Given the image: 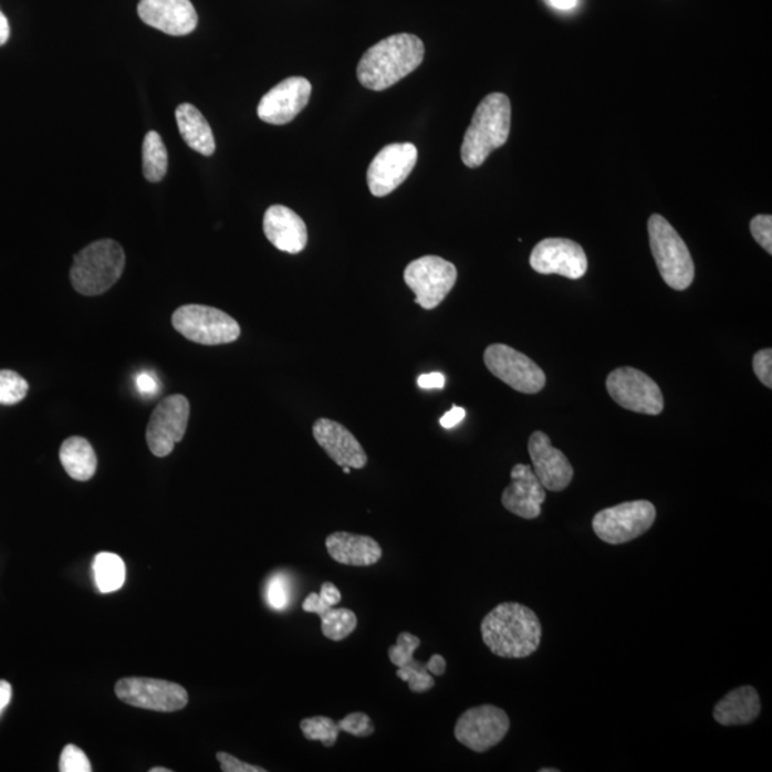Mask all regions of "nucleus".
<instances>
[{
    "label": "nucleus",
    "mask_w": 772,
    "mask_h": 772,
    "mask_svg": "<svg viewBox=\"0 0 772 772\" xmlns=\"http://www.w3.org/2000/svg\"><path fill=\"white\" fill-rule=\"evenodd\" d=\"M481 634L493 656L518 659L530 657L540 648L542 627L531 608L503 603L482 619Z\"/></svg>",
    "instance_id": "obj_1"
},
{
    "label": "nucleus",
    "mask_w": 772,
    "mask_h": 772,
    "mask_svg": "<svg viewBox=\"0 0 772 772\" xmlns=\"http://www.w3.org/2000/svg\"><path fill=\"white\" fill-rule=\"evenodd\" d=\"M425 46L418 36L399 33L383 39L364 53L358 65L361 85L385 91L421 66Z\"/></svg>",
    "instance_id": "obj_2"
},
{
    "label": "nucleus",
    "mask_w": 772,
    "mask_h": 772,
    "mask_svg": "<svg viewBox=\"0 0 772 772\" xmlns=\"http://www.w3.org/2000/svg\"><path fill=\"white\" fill-rule=\"evenodd\" d=\"M511 131V102L507 95L483 97L463 136L461 158L468 168H478L493 150L507 144Z\"/></svg>",
    "instance_id": "obj_3"
},
{
    "label": "nucleus",
    "mask_w": 772,
    "mask_h": 772,
    "mask_svg": "<svg viewBox=\"0 0 772 772\" xmlns=\"http://www.w3.org/2000/svg\"><path fill=\"white\" fill-rule=\"evenodd\" d=\"M124 270V249L112 239H102L83 248L73 259L72 286L82 295H102L119 281Z\"/></svg>",
    "instance_id": "obj_4"
},
{
    "label": "nucleus",
    "mask_w": 772,
    "mask_h": 772,
    "mask_svg": "<svg viewBox=\"0 0 772 772\" xmlns=\"http://www.w3.org/2000/svg\"><path fill=\"white\" fill-rule=\"evenodd\" d=\"M649 246L664 282L676 291H686L696 277L690 251L676 229L661 215L648 221Z\"/></svg>",
    "instance_id": "obj_5"
},
{
    "label": "nucleus",
    "mask_w": 772,
    "mask_h": 772,
    "mask_svg": "<svg viewBox=\"0 0 772 772\" xmlns=\"http://www.w3.org/2000/svg\"><path fill=\"white\" fill-rule=\"evenodd\" d=\"M173 325L185 338L200 345L231 344L241 336V326L227 312L207 305H184L173 315Z\"/></svg>",
    "instance_id": "obj_6"
},
{
    "label": "nucleus",
    "mask_w": 772,
    "mask_h": 772,
    "mask_svg": "<svg viewBox=\"0 0 772 772\" xmlns=\"http://www.w3.org/2000/svg\"><path fill=\"white\" fill-rule=\"evenodd\" d=\"M657 510L649 501H632L599 511L593 520V530L601 541L623 545L639 539L651 530Z\"/></svg>",
    "instance_id": "obj_7"
},
{
    "label": "nucleus",
    "mask_w": 772,
    "mask_h": 772,
    "mask_svg": "<svg viewBox=\"0 0 772 772\" xmlns=\"http://www.w3.org/2000/svg\"><path fill=\"white\" fill-rule=\"evenodd\" d=\"M405 283L415 293V304L435 310L456 286L458 271L444 258L428 255L415 259L404 272Z\"/></svg>",
    "instance_id": "obj_8"
},
{
    "label": "nucleus",
    "mask_w": 772,
    "mask_h": 772,
    "mask_svg": "<svg viewBox=\"0 0 772 772\" xmlns=\"http://www.w3.org/2000/svg\"><path fill=\"white\" fill-rule=\"evenodd\" d=\"M488 371L503 384L522 394H539L546 384V376L539 364L511 346L493 344L483 354Z\"/></svg>",
    "instance_id": "obj_9"
},
{
    "label": "nucleus",
    "mask_w": 772,
    "mask_h": 772,
    "mask_svg": "<svg viewBox=\"0 0 772 772\" xmlns=\"http://www.w3.org/2000/svg\"><path fill=\"white\" fill-rule=\"evenodd\" d=\"M115 692L132 707L158 712H175L187 707L188 692L179 684L163 679L131 677L117 681Z\"/></svg>",
    "instance_id": "obj_10"
},
{
    "label": "nucleus",
    "mask_w": 772,
    "mask_h": 772,
    "mask_svg": "<svg viewBox=\"0 0 772 772\" xmlns=\"http://www.w3.org/2000/svg\"><path fill=\"white\" fill-rule=\"evenodd\" d=\"M607 390L619 407L633 413L659 415L664 410L663 393L656 380L629 366L608 375Z\"/></svg>",
    "instance_id": "obj_11"
},
{
    "label": "nucleus",
    "mask_w": 772,
    "mask_h": 772,
    "mask_svg": "<svg viewBox=\"0 0 772 772\" xmlns=\"http://www.w3.org/2000/svg\"><path fill=\"white\" fill-rule=\"evenodd\" d=\"M510 727V717L501 708L480 706L469 708L458 718L453 734L467 749L487 752L500 744Z\"/></svg>",
    "instance_id": "obj_12"
},
{
    "label": "nucleus",
    "mask_w": 772,
    "mask_h": 772,
    "mask_svg": "<svg viewBox=\"0 0 772 772\" xmlns=\"http://www.w3.org/2000/svg\"><path fill=\"white\" fill-rule=\"evenodd\" d=\"M189 415V400L184 395H170L155 408L146 428V442L155 457H168L175 445L182 441Z\"/></svg>",
    "instance_id": "obj_13"
},
{
    "label": "nucleus",
    "mask_w": 772,
    "mask_h": 772,
    "mask_svg": "<svg viewBox=\"0 0 772 772\" xmlns=\"http://www.w3.org/2000/svg\"><path fill=\"white\" fill-rule=\"evenodd\" d=\"M418 149L413 144H390L385 146L366 174L371 194L376 198L386 197L408 178L417 165Z\"/></svg>",
    "instance_id": "obj_14"
},
{
    "label": "nucleus",
    "mask_w": 772,
    "mask_h": 772,
    "mask_svg": "<svg viewBox=\"0 0 772 772\" xmlns=\"http://www.w3.org/2000/svg\"><path fill=\"white\" fill-rule=\"evenodd\" d=\"M532 270L541 275H561L568 280H581L588 270L583 247L564 238H549L532 249Z\"/></svg>",
    "instance_id": "obj_15"
},
{
    "label": "nucleus",
    "mask_w": 772,
    "mask_h": 772,
    "mask_svg": "<svg viewBox=\"0 0 772 772\" xmlns=\"http://www.w3.org/2000/svg\"><path fill=\"white\" fill-rule=\"evenodd\" d=\"M311 94V82L305 77H288L272 87L259 102V119L271 125L290 124L307 105Z\"/></svg>",
    "instance_id": "obj_16"
},
{
    "label": "nucleus",
    "mask_w": 772,
    "mask_h": 772,
    "mask_svg": "<svg viewBox=\"0 0 772 772\" xmlns=\"http://www.w3.org/2000/svg\"><path fill=\"white\" fill-rule=\"evenodd\" d=\"M528 451L532 459V471L542 487L552 492H561L570 487L574 478V468L565 453L552 447L549 435L536 431L528 441Z\"/></svg>",
    "instance_id": "obj_17"
},
{
    "label": "nucleus",
    "mask_w": 772,
    "mask_h": 772,
    "mask_svg": "<svg viewBox=\"0 0 772 772\" xmlns=\"http://www.w3.org/2000/svg\"><path fill=\"white\" fill-rule=\"evenodd\" d=\"M142 22L170 36H185L198 27V13L190 0H140Z\"/></svg>",
    "instance_id": "obj_18"
},
{
    "label": "nucleus",
    "mask_w": 772,
    "mask_h": 772,
    "mask_svg": "<svg viewBox=\"0 0 772 772\" xmlns=\"http://www.w3.org/2000/svg\"><path fill=\"white\" fill-rule=\"evenodd\" d=\"M545 491L532 467L517 463L511 471V483L502 492V505L511 514L524 520H535L541 515V507L546 498Z\"/></svg>",
    "instance_id": "obj_19"
},
{
    "label": "nucleus",
    "mask_w": 772,
    "mask_h": 772,
    "mask_svg": "<svg viewBox=\"0 0 772 772\" xmlns=\"http://www.w3.org/2000/svg\"><path fill=\"white\" fill-rule=\"evenodd\" d=\"M315 441L336 466L363 469L368 463V457L363 445L340 422L321 418L312 428Z\"/></svg>",
    "instance_id": "obj_20"
},
{
    "label": "nucleus",
    "mask_w": 772,
    "mask_h": 772,
    "mask_svg": "<svg viewBox=\"0 0 772 772\" xmlns=\"http://www.w3.org/2000/svg\"><path fill=\"white\" fill-rule=\"evenodd\" d=\"M263 232L268 241L282 252L296 255L307 243V229L300 215L283 205H273L263 217Z\"/></svg>",
    "instance_id": "obj_21"
},
{
    "label": "nucleus",
    "mask_w": 772,
    "mask_h": 772,
    "mask_svg": "<svg viewBox=\"0 0 772 772\" xmlns=\"http://www.w3.org/2000/svg\"><path fill=\"white\" fill-rule=\"evenodd\" d=\"M421 647V639L408 632L400 633L397 644L388 648L389 661L398 668L397 676L408 684L409 690L424 693L432 690L435 679L428 671L427 663L415 659V653Z\"/></svg>",
    "instance_id": "obj_22"
},
{
    "label": "nucleus",
    "mask_w": 772,
    "mask_h": 772,
    "mask_svg": "<svg viewBox=\"0 0 772 772\" xmlns=\"http://www.w3.org/2000/svg\"><path fill=\"white\" fill-rule=\"evenodd\" d=\"M326 551L332 560L342 565L371 566L383 559V549L371 536L338 531L328 535Z\"/></svg>",
    "instance_id": "obj_23"
},
{
    "label": "nucleus",
    "mask_w": 772,
    "mask_h": 772,
    "mask_svg": "<svg viewBox=\"0 0 772 772\" xmlns=\"http://www.w3.org/2000/svg\"><path fill=\"white\" fill-rule=\"evenodd\" d=\"M760 712L759 692L750 686L728 692L714 707L716 721L724 727L749 726L759 718Z\"/></svg>",
    "instance_id": "obj_24"
},
{
    "label": "nucleus",
    "mask_w": 772,
    "mask_h": 772,
    "mask_svg": "<svg viewBox=\"0 0 772 772\" xmlns=\"http://www.w3.org/2000/svg\"><path fill=\"white\" fill-rule=\"evenodd\" d=\"M302 609L305 613L316 614L321 617V629L325 638L331 641H342L355 632L358 618L354 611L348 608H335L334 605L322 599L320 594L307 595Z\"/></svg>",
    "instance_id": "obj_25"
},
{
    "label": "nucleus",
    "mask_w": 772,
    "mask_h": 772,
    "mask_svg": "<svg viewBox=\"0 0 772 772\" xmlns=\"http://www.w3.org/2000/svg\"><path fill=\"white\" fill-rule=\"evenodd\" d=\"M176 124L190 149L204 156H211L217 149L213 132L199 109L190 104L176 107Z\"/></svg>",
    "instance_id": "obj_26"
},
{
    "label": "nucleus",
    "mask_w": 772,
    "mask_h": 772,
    "mask_svg": "<svg viewBox=\"0 0 772 772\" xmlns=\"http://www.w3.org/2000/svg\"><path fill=\"white\" fill-rule=\"evenodd\" d=\"M59 458L67 476L75 481H90L95 476L97 468L95 449L85 438H67L62 444Z\"/></svg>",
    "instance_id": "obj_27"
},
{
    "label": "nucleus",
    "mask_w": 772,
    "mask_h": 772,
    "mask_svg": "<svg viewBox=\"0 0 772 772\" xmlns=\"http://www.w3.org/2000/svg\"><path fill=\"white\" fill-rule=\"evenodd\" d=\"M142 164L149 182H160L168 173V150L158 132L150 131L146 134L142 145Z\"/></svg>",
    "instance_id": "obj_28"
},
{
    "label": "nucleus",
    "mask_w": 772,
    "mask_h": 772,
    "mask_svg": "<svg viewBox=\"0 0 772 772\" xmlns=\"http://www.w3.org/2000/svg\"><path fill=\"white\" fill-rule=\"evenodd\" d=\"M94 574L97 590L102 594L115 593L125 584L126 568L124 561L111 552H102L95 556Z\"/></svg>",
    "instance_id": "obj_29"
},
{
    "label": "nucleus",
    "mask_w": 772,
    "mask_h": 772,
    "mask_svg": "<svg viewBox=\"0 0 772 772\" xmlns=\"http://www.w3.org/2000/svg\"><path fill=\"white\" fill-rule=\"evenodd\" d=\"M301 730L306 740L320 741L326 749L334 747L341 734L338 721L324 716L305 718L301 721Z\"/></svg>",
    "instance_id": "obj_30"
},
{
    "label": "nucleus",
    "mask_w": 772,
    "mask_h": 772,
    "mask_svg": "<svg viewBox=\"0 0 772 772\" xmlns=\"http://www.w3.org/2000/svg\"><path fill=\"white\" fill-rule=\"evenodd\" d=\"M29 384L13 371H0V405H14L27 397Z\"/></svg>",
    "instance_id": "obj_31"
},
{
    "label": "nucleus",
    "mask_w": 772,
    "mask_h": 772,
    "mask_svg": "<svg viewBox=\"0 0 772 772\" xmlns=\"http://www.w3.org/2000/svg\"><path fill=\"white\" fill-rule=\"evenodd\" d=\"M267 601L270 607L277 611L285 609L290 605L291 583L286 575L271 576L267 585Z\"/></svg>",
    "instance_id": "obj_32"
},
{
    "label": "nucleus",
    "mask_w": 772,
    "mask_h": 772,
    "mask_svg": "<svg viewBox=\"0 0 772 772\" xmlns=\"http://www.w3.org/2000/svg\"><path fill=\"white\" fill-rule=\"evenodd\" d=\"M338 727L341 732L359 738L373 736L375 732L373 720L365 712H351L338 721Z\"/></svg>",
    "instance_id": "obj_33"
},
{
    "label": "nucleus",
    "mask_w": 772,
    "mask_h": 772,
    "mask_svg": "<svg viewBox=\"0 0 772 772\" xmlns=\"http://www.w3.org/2000/svg\"><path fill=\"white\" fill-rule=\"evenodd\" d=\"M59 771L61 772H91V761L85 752L77 749L76 745L70 744L63 749L61 761H59Z\"/></svg>",
    "instance_id": "obj_34"
},
{
    "label": "nucleus",
    "mask_w": 772,
    "mask_h": 772,
    "mask_svg": "<svg viewBox=\"0 0 772 772\" xmlns=\"http://www.w3.org/2000/svg\"><path fill=\"white\" fill-rule=\"evenodd\" d=\"M752 238L759 242L762 249L772 253V217L771 215H757L750 223Z\"/></svg>",
    "instance_id": "obj_35"
},
{
    "label": "nucleus",
    "mask_w": 772,
    "mask_h": 772,
    "mask_svg": "<svg viewBox=\"0 0 772 772\" xmlns=\"http://www.w3.org/2000/svg\"><path fill=\"white\" fill-rule=\"evenodd\" d=\"M752 368L759 379L766 388H772V351L761 350L752 358Z\"/></svg>",
    "instance_id": "obj_36"
},
{
    "label": "nucleus",
    "mask_w": 772,
    "mask_h": 772,
    "mask_svg": "<svg viewBox=\"0 0 772 772\" xmlns=\"http://www.w3.org/2000/svg\"><path fill=\"white\" fill-rule=\"evenodd\" d=\"M217 760L221 764V770L223 772H265V769L258 765L248 764L238 760L237 757L228 754V752H218Z\"/></svg>",
    "instance_id": "obj_37"
},
{
    "label": "nucleus",
    "mask_w": 772,
    "mask_h": 772,
    "mask_svg": "<svg viewBox=\"0 0 772 772\" xmlns=\"http://www.w3.org/2000/svg\"><path fill=\"white\" fill-rule=\"evenodd\" d=\"M136 388L142 395H154L158 393L159 385L155 376L144 373L136 376Z\"/></svg>",
    "instance_id": "obj_38"
},
{
    "label": "nucleus",
    "mask_w": 772,
    "mask_h": 772,
    "mask_svg": "<svg viewBox=\"0 0 772 772\" xmlns=\"http://www.w3.org/2000/svg\"><path fill=\"white\" fill-rule=\"evenodd\" d=\"M447 383L445 375L441 373L424 374L418 378V385L422 389H442Z\"/></svg>",
    "instance_id": "obj_39"
},
{
    "label": "nucleus",
    "mask_w": 772,
    "mask_h": 772,
    "mask_svg": "<svg viewBox=\"0 0 772 772\" xmlns=\"http://www.w3.org/2000/svg\"><path fill=\"white\" fill-rule=\"evenodd\" d=\"M466 417V409L461 407H453L451 410H449V413L444 415L441 421L439 422H441L445 429H452L456 428L457 425L461 424Z\"/></svg>",
    "instance_id": "obj_40"
},
{
    "label": "nucleus",
    "mask_w": 772,
    "mask_h": 772,
    "mask_svg": "<svg viewBox=\"0 0 772 772\" xmlns=\"http://www.w3.org/2000/svg\"><path fill=\"white\" fill-rule=\"evenodd\" d=\"M320 595H321L322 599L326 601V603H328L331 605H334V607H336V605L341 604L342 594H341V591L338 588H336L335 584H332V583L322 584Z\"/></svg>",
    "instance_id": "obj_41"
},
{
    "label": "nucleus",
    "mask_w": 772,
    "mask_h": 772,
    "mask_svg": "<svg viewBox=\"0 0 772 772\" xmlns=\"http://www.w3.org/2000/svg\"><path fill=\"white\" fill-rule=\"evenodd\" d=\"M428 671L432 674V676L441 677L444 676L445 671H447V661H445V658L442 656H439V654H435V656L429 659L427 663Z\"/></svg>",
    "instance_id": "obj_42"
},
{
    "label": "nucleus",
    "mask_w": 772,
    "mask_h": 772,
    "mask_svg": "<svg viewBox=\"0 0 772 772\" xmlns=\"http://www.w3.org/2000/svg\"><path fill=\"white\" fill-rule=\"evenodd\" d=\"M12 700V686L8 681H0V716L7 710L9 702Z\"/></svg>",
    "instance_id": "obj_43"
},
{
    "label": "nucleus",
    "mask_w": 772,
    "mask_h": 772,
    "mask_svg": "<svg viewBox=\"0 0 772 772\" xmlns=\"http://www.w3.org/2000/svg\"><path fill=\"white\" fill-rule=\"evenodd\" d=\"M11 36V28H9L8 18L0 12V46H3Z\"/></svg>",
    "instance_id": "obj_44"
},
{
    "label": "nucleus",
    "mask_w": 772,
    "mask_h": 772,
    "mask_svg": "<svg viewBox=\"0 0 772 772\" xmlns=\"http://www.w3.org/2000/svg\"><path fill=\"white\" fill-rule=\"evenodd\" d=\"M549 2L555 9H560V11H571V9L576 7L578 0H549Z\"/></svg>",
    "instance_id": "obj_45"
},
{
    "label": "nucleus",
    "mask_w": 772,
    "mask_h": 772,
    "mask_svg": "<svg viewBox=\"0 0 772 772\" xmlns=\"http://www.w3.org/2000/svg\"><path fill=\"white\" fill-rule=\"evenodd\" d=\"M150 772H170L168 769H159V766H155V769L150 770Z\"/></svg>",
    "instance_id": "obj_46"
},
{
    "label": "nucleus",
    "mask_w": 772,
    "mask_h": 772,
    "mask_svg": "<svg viewBox=\"0 0 772 772\" xmlns=\"http://www.w3.org/2000/svg\"><path fill=\"white\" fill-rule=\"evenodd\" d=\"M540 772H560L559 769H541Z\"/></svg>",
    "instance_id": "obj_47"
},
{
    "label": "nucleus",
    "mask_w": 772,
    "mask_h": 772,
    "mask_svg": "<svg viewBox=\"0 0 772 772\" xmlns=\"http://www.w3.org/2000/svg\"><path fill=\"white\" fill-rule=\"evenodd\" d=\"M342 471L345 473H351V468L350 467H342Z\"/></svg>",
    "instance_id": "obj_48"
}]
</instances>
